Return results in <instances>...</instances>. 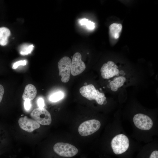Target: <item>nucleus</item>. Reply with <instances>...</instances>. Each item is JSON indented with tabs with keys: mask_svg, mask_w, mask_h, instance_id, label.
I'll list each match as a JSON object with an SVG mask.
<instances>
[{
	"mask_svg": "<svg viewBox=\"0 0 158 158\" xmlns=\"http://www.w3.org/2000/svg\"><path fill=\"white\" fill-rule=\"evenodd\" d=\"M79 91L82 96L90 100H95L100 105H102L106 99L104 93L96 90L92 84L86 85L81 87Z\"/></svg>",
	"mask_w": 158,
	"mask_h": 158,
	"instance_id": "nucleus-1",
	"label": "nucleus"
},
{
	"mask_svg": "<svg viewBox=\"0 0 158 158\" xmlns=\"http://www.w3.org/2000/svg\"><path fill=\"white\" fill-rule=\"evenodd\" d=\"M110 81H110V80H109V82H110Z\"/></svg>",
	"mask_w": 158,
	"mask_h": 158,
	"instance_id": "nucleus-27",
	"label": "nucleus"
},
{
	"mask_svg": "<svg viewBox=\"0 0 158 158\" xmlns=\"http://www.w3.org/2000/svg\"><path fill=\"white\" fill-rule=\"evenodd\" d=\"M86 84H87L86 83H85L84 84V85H86Z\"/></svg>",
	"mask_w": 158,
	"mask_h": 158,
	"instance_id": "nucleus-26",
	"label": "nucleus"
},
{
	"mask_svg": "<svg viewBox=\"0 0 158 158\" xmlns=\"http://www.w3.org/2000/svg\"><path fill=\"white\" fill-rule=\"evenodd\" d=\"M30 116L34 120L43 125H49L51 122L50 113L44 108L35 109L30 114Z\"/></svg>",
	"mask_w": 158,
	"mask_h": 158,
	"instance_id": "nucleus-6",
	"label": "nucleus"
},
{
	"mask_svg": "<svg viewBox=\"0 0 158 158\" xmlns=\"http://www.w3.org/2000/svg\"><path fill=\"white\" fill-rule=\"evenodd\" d=\"M86 66L82 60V56L79 52L75 53L72 57L71 74L73 76L78 75L85 69Z\"/></svg>",
	"mask_w": 158,
	"mask_h": 158,
	"instance_id": "nucleus-8",
	"label": "nucleus"
},
{
	"mask_svg": "<svg viewBox=\"0 0 158 158\" xmlns=\"http://www.w3.org/2000/svg\"><path fill=\"white\" fill-rule=\"evenodd\" d=\"M149 158H158V151L155 150L151 153Z\"/></svg>",
	"mask_w": 158,
	"mask_h": 158,
	"instance_id": "nucleus-23",
	"label": "nucleus"
},
{
	"mask_svg": "<svg viewBox=\"0 0 158 158\" xmlns=\"http://www.w3.org/2000/svg\"><path fill=\"white\" fill-rule=\"evenodd\" d=\"M122 28L121 24L114 23L109 27V34L110 36L113 38L117 39L120 37Z\"/></svg>",
	"mask_w": 158,
	"mask_h": 158,
	"instance_id": "nucleus-12",
	"label": "nucleus"
},
{
	"mask_svg": "<svg viewBox=\"0 0 158 158\" xmlns=\"http://www.w3.org/2000/svg\"><path fill=\"white\" fill-rule=\"evenodd\" d=\"M107 87H108V88H110V85H109V84L107 85Z\"/></svg>",
	"mask_w": 158,
	"mask_h": 158,
	"instance_id": "nucleus-25",
	"label": "nucleus"
},
{
	"mask_svg": "<svg viewBox=\"0 0 158 158\" xmlns=\"http://www.w3.org/2000/svg\"><path fill=\"white\" fill-rule=\"evenodd\" d=\"M133 121L138 128L144 130L150 129L153 126L152 120L149 116L142 114H138L134 116Z\"/></svg>",
	"mask_w": 158,
	"mask_h": 158,
	"instance_id": "nucleus-7",
	"label": "nucleus"
},
{
	"mask_svg": "<svg viewBox=\"0 0 158 158\" xmlns=\"http://www.w3.org/2000/svg\"><path fill=\"white\" fill-rule=\"evenodd\" d=\"M34 46L32 44L24 45L22 48V50L20 51V54L22 55H27L30 54L33 50Z\"/></svg>",
	"mask_w": 158,
	"mask_h": 158,
	"instance_id": "nucleus-17",
	"label": "nucleus"
},
{
	"mask_svg": "<svg viewBox=\"0 0 158 158\" xmlns=\"http://www.w3.org/2000/svg\"><path fill=\"white\" fill-rule=\"evenodd\" d=\"M27 63V61L25 60H20L17 61L13 64L12 68L13 69H16L19 66H25Z\"/></svg>",
	"mask_w": 158,
	"mask_h": 158,
	"instance_id": "nucleus-18",
	"label": "nucleus"
},
{
	"mask_svg": "<svg viewBox=\"0 0 158 158\" xmlns=\"http://www.w3.org/2000/svg\"><path fill=\"white\" fill-rule=\"evenodd\" d=\"M24 108L26 110H29L30 109L31 107V104L30 101L29 100H25L24 103Z\"/></svg>",
	"mask_w": 158,
	"mask_h": 158,
	"instance_id": "nucleus-19",
	"label": "nucleus"
},
{
	"mask_svg": "<svg viewBox=\"0 0 158 158\" xmlns=\"http://www.w3.org/2000/svg\"><path fill=\"white\" fill-rule=\"evenodd\" d=\"M18 122L20 127L28 132H31L40 126V124L36 121L29 118L26 116L20 118Z\"/></svg>",
	"mask_w": 158,
	"mask_h": 158,
	"instance_id": "nucleus-10",
	"label": "nucleus"
},
{
	"mask_svg": "<svg viewBox=\"0 0 158 158\" xmlns=\"http://www.w3.org/2000/svg\"><path fill=\"white\" fill-rule=\"evenodd\" d=\"M101 126V123L98 120L93 119L85 121L79 126L78 131L83 136L91 135L97 131Z\"/></svg>",
	"mask_w": 158,
	"mask_h": 158,
	"instance_id": "nucleus-4",
	"label": "nucleus"
},
{
	"mask_svg": "<svg viewBox=\"0 0 158 158\" xmlns=\"http://www.w3.org/2000/svg\"><path fill=\"white\" fill-rule=\"evenodd\" d=\"M11 34L10 31L8 28H0V45L5 46L8 42V38Z\"/></svg>",
	"mask_w": 158,
	"mask_h": 158,
	"instance_id": "nucleus-13",
	"label": "nucleus"
},
{
	"mask_svg": "<svg viewBox=\"0 0 158 158\" xmlns=\"http://www.w3.org/2000/svg\"><path fill=\"white\" fill-rule=\"evenodd\" d=\"M79 22L81 25H85L89 29L92 30L95 28V23L86 18L81 20Z\"/></svg>",
	"mask_w": 158,
	"mask_h": 158,
	"instance_id": "nucleus-16",
	"label": "nucleus"
},
{
	"mask_svg": "<svg viewBox=\"0 0 158 158\" xmlns=\"http://www.w3.org/2000/svg\"><path fill=\"white\" fill-rule=\"evenodd\" d=\"M4 92V87L2 85L0 84V103L1 102L2 99Z\"/></svg>",
	"mask_w": 158,
	"mask_h": 158,
	"instance_id": "nucleus-22",
	"label": "nucleus"
},
{
	"mask_svg": "<svg viewBox=\"0 0 158 158\" xmlns=\"http://www.w3.org/2000/svg\"><path fill=\"white\" fill-rule=\"evenodd\" d=\"M119 73L121 74H122L123 73V71H120Z\"/></svg>",
	"mask_w": 158,
	"mask_h": 158,
	"instance_id": "nucleus-24",
	"label": "nucleus"
},
{
	"mask_svg": "<svg viewBox=\"0 0 158 158\" xmlns=\"http://www.w3.org/2000/svg\"><path fill=\"white\" fill-rule=\"evenodd\" d=\"M114 84L119 88L122 86L126 81V78L122 76L115 77L113 80Z\"/></svg>",
	"mask_w": 158,
	"mask_h": 158,
	"instance_id": "nucleus-14",
	"label": "nucleus"
},
{
	"mask_svg": "<svg viewBox=\"0 0 158 158\" xmlns=\"http://www.w3.org/2000/svg\"><path fill=\"white\" fill-rule=\"evenodd\" d=\"M63 93L60 92H56L51 95L50 98V101L52 102H56L63 98Z\"/></svg>",
	"mask_w": 158,
	"mask_h": 158,
	"instance_id": "nucleus-15",
	"label": "nucleus"
},
{
	"mask_svg": "<svg viewBox=\"0 0 158 158\" xmlns=\"http://www.w3.org/2000/svg\"><path fill=\"white\" fill-rule=\"evenodd\" d=\"M72 61L67 56L62 57L58 63L59 75L61 77V80L67 83L69 80L71 73Z\"/></svg>",
	"mask_w": 158,
	"mask_h": 158,
	"instance_id": "nucleus-5",
	"label": "nucleus"
},
{
	"mask_svg": "<svg viewBox=\"0 0 158 158\" xmlns=\"http://www.w3.org/2000/svg\"><path fill=\"white\" fill-rule=\"evenodd\" d=\"M37 92L36 88L34 85L31 84H28L25 87L22 98L25 101L32 100L36 96Z\"/></svg>",
	"mask_w": 158,
	"mask_h": 158,
	"instance_id": "nucleus-11",
	"label": "nucleus"
},
{
	"mask_svg": "<svg viewBox=\"0 0 158 158\" xmlns=\"http://www.w3.org/2000/svg\"><path fill=\"white\" fill-rule=\"evenodd\" d=\"M54 152L60 156L71 157L78 152V150L74 146L68 143L57 142L54 146Z\"/></svg>",
	"mask_w": 158,
	"mask_h": 158,
	"instance_id": "nucleus-3",
	"label": "nucleus"
},
{
	"mask_svg": "<svg viewBox=\"0 0 158 158\" xmlns=\"http://www.w3.org/2000/svg\"><path fill=\"white\" fill-rule=\"evenodd\" d=\"M117 68V66L112 61L104 63L100 69L102 77L104 79H108L116 75L118 76L119 71Z\"/></svg>",
	"mask_w": 158,
	"mask_h": 158,
	"instance_id": "nucleus-9",
	"label": "nucleus"
},
{
	"mask_svg": "<svg viewBox=\"0 0 158 158\" xmlns=\"http://www.w3.org/2000/svg\"><path fill=\"white\" fill-rule=\"evenodd\" d=\"M111 145L114 154H122L125 152L128 148L129 139L124 134H118L112 139Z\"/></svg>",
	"mask_w": 158,
	"mask_h": 158,
	"instance_id": "nucleus-2",
	"label": "nucleus"
},
{
	"mask_svg": "<svg viewBox=\"0 0 158 158\" xmlns=\"http://www.w3.org/2000/svg\"><path fill=\"white\" fill-rule=\"evenodd\" d=\"M109 85L111 90L114 92L117 91L118 89L117 87L114 84L113 81H111L109 82Z\"/></svg>",
	"mask_w": 158,
	"mask_h": 158,
	"instance_id": "nucleus-21",
	"label": "nucleus"
},
{
	"mask_svg": "<svg viewBox=\"0 0 158 158\" xmlns=\"http://www.w3.org/2000/svg\"><path fill=\"white\" fill-rule=\"evenodd\" d=\"M37 104L39 107L44 108V103L43 99L42 98H40L37 100Z\"/></svg>",
	"mask_w": 158,
	"mask_h": 158,
	"instance_id": "nucleus-20",
	"label": "nucleus"
}]
</instances>
